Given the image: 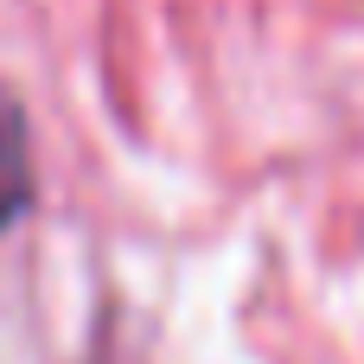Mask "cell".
I'll return each mask as SVG.
<instances>
[{
	"label": "cell",
	"mask_w": 364,
	"mask_h": 364,
	"mask_svg": "<svg viewBox=\"0 0 364 364\" xmlns=\"http://www.w3.org/2000/svg\"><path fill=\"white\" fill-rule=\"evenodd\" d=\"M32 192H38V173H32V128H26L19 96L0 83V230H13V224L32 211Z\"/></svg>",
	"instance_id": "obj_1"
}]
</instances>
